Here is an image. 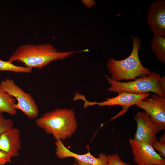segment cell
Returning a JSON list of instances; mask_svg holds the SVG:
<instances>
[{"label":"cell","instance_id":"23","mask_svg":"<svg viewBox=\"0 0 165 165\" xmlns=\"http://www.w3.org/2000/svg\"><path fill=\"white\" fill-rule=\"evenodd\" d=\"M72 165H78L76 162H75Z\"/></svg>","mask_w":165,"mask_h":165},{"label":"cell","instance_id":"16","mask_svg":"<svg viewBox=\"0 0 165 165\" xmlns=\"http://www.w3.org/2000/svg\"><path fill=\"white\" fill-rule=\"evenodd\" d=\"M152 147L159 152V155L162 158L165 157V133L160 138L159 141L157 139L153 142Z\"/></svg>","mask_w":165,"mask_h":165},{"label":"cell","instance_id":"20","mask_svg":"<svg viewBox=\"0 0 165 165\" xmlns=\"http://www.w3.org/2000/svg\"><path fill=\"white\" fill-rule=\"evenodd\" d=\"M158 83L160 89L164 95L165 96V77H160Z\"/></svg>","mask_w":165,"mask_h":165},{"label":"cell","instance_id":"22","mask_svg":"<svg viewBox=\"0 0 165 165\" xmlns=\"http://www.w3.org/2000/svg\"><path fill=\"white\" fill-rule=\"evenodd\" d=\"M75 161L78 165H91L88 163L82 162L78 160L75 159Z\"/></svg>","mask_w":165,"mask_h":165},{"label":"cell","instance_id":"10","mask_svg":"<svg viewBox=\"0 0 165 165\" xmlns=\"http://www.w3.org/2000/svg\"><path fill=\"white\" fill-rule=\"evenodd\" d=\"M148 24L154 34L165 35V1L152 3L147 17Z\"/></svg>","mask_w":165,"mask_h":165},{"label":"cell","instance_id":"21","mask_svg":"<svg viewBox=\"0 0 165 165\" xmlns=\"http://www.w3.org/2000/svg\"><path fill=\"white\" fill-rule=\"evenodd\" d=\"M82 2L85 6L89 8L96 4V2L94 0H82Z\"/></svg>","mask_w":165,"mask_h":165},{"label":"cell","instance_id":"7","mask_svg":"<svg viewBox=\"0 0 165 165\" xmlns=\"http://www.w3.org/2000/svg\"><path fill=\"white\" fill-rule=\"evenodd\" d=\"M137 128L133 139L152 145L156 139L157 133L161 129L145 112H138L135 116Z\"/></svg>","mask_w":165,"mask_h":165},{"label":"cell","instance_id":"1","mask_svg":"<svg viewBox=\"0 0 165 165\" xmlns=\"http://www.w3.org/2000/svg\"><path fill=\"white\" fill-rule=\"evenodd\" d=\"M88 49L78 51H59L50 43L23 44L19 46L9 57L8 61H17L25 66L41 69L57 60H63L71 55L87 52Z\"/></svg>","mask_w":165,"mask_h":165},{"label":"cell","instance_id":"12","mask_svg":"<svg viewBox=\"0 0 165 165\" xmlns=\"http://www.w3.org/2000/svg\"><path fill=\"white\" fill-rule=\"evenodd\" d=\"M20 131L13 127L0 135V150L9 154L12 157L17 156L21 147Z\"/></svg>","mask_w":165,"mask_h":165},{"label":"cell","instance_id":"5","mask_svg":"<svg viewBox=\"0 0 165 165\" xmlns=\"http://www.w3.org/2000/svg\"><path fill=\"white\" fill-rule=\"evenodd\" d=\"M0 85L4 91L16 100L17 102L13 106L16 110L21 111L30 119L37 117L39 114L38 107L30 94L24 91L11 79L6 78L2 80Z\"/></svg>","mask_w":165,"mask_h":165},{"label":"cell","instance_id":"11","mask_svg":"<svg viewBox=\"0 0 165 165\" xmlns=\"http://www.w3.org/2000/svg\"><path fill=\"white\" fill-rule=\"evenodd\" d=\"M55 155L59 159H64L68 157H73L82 162L91 165H106L107 163V156L104 153L99 154L98 157L93 156L89 152L84 154H79L73 152L69 150L60 140L55 142Z\"/></svg>","mask_w":165,"mask_h":165},{"label":"cell","instance_id":"2","mask_svg":"<svg viewBox=\"0 0 165 165\" xmlns=\"http://www.w3.org/2000/svg\"><path fill=\"white\" fill-rule=\"evenodd\" d=\"M36 125L56 141H64L76 131L78 122L73 109L57 108L46 112L35 120Z\"/></svg>","mask_w":165,"mask_h":165},{"label":"cell","instance_id":"13","mask_svg":"<svg viewBox=\"0 0 165 165\" xmlns=\"http://www.w3.org/2000/svg\"><path fill=\"white\" fill-rule=\"evenodd\" d=\"M16 100L13 96L4 91L0 85V113L5 112L15 115L17 110L14 108Z\"/></svg>","mask_w":165,"mask_h":165},{"label":"cell","instance_id":"6","mask_svg":"<svg viewBox=\"0 0 165 165\" xmlns=\"http://www.w3.org/2000/svg\"><path fill=\"white\" fill-rule=\"evenodd\" d=\"M150 94L149 93L142 94H133L123 91L116 96L111 98H106V100L101 102H91L88 101L84 95L82 96L80 100L84 101V108L89 106L97 105L99 106H111L118 105L121 106L122 110L109 121L113 120L125 114L128 108L132 105H136Z\"/></svg>","mask_w":165,"mask_h":165},{"label":"cell","instance_id":"17","mask_svg":"<svg viewBox=\"0 0 165 165\" xmlns=\"http://www.w3.org/2000/svg\"><path fill=\"white\" fill-rule=\"evenodd\" d=\"M14 122L10 119L6 118L0 113V135L13 127Z\"/></svg>","mask_w":165,"mask_h":165},{"label":"cell","instance_id":"15","mask_svg":"<svg viewBox=\"0 0 165 165\" xmlns=\"http://www.w3.org/2000/svg\"><path fill=\"white\" fill-rule=\"evenodd\" d=\"M32 69L29 67L16 65L8 61L0 60V72L7 71L18 73H29L32 72Z\"/></svg>","mask_w":165,"mask_h":165},{"label":"cell","instance_id":"3","mask_svg":"<svg viewBox=\"0 0 165 165\" xmlns=\"http://www.w3.org/2000/svg\"><path fill=\"white\" fill-rule=\"evenodd\" d=\"M133 49L130 55L124 60H117L109 58L107 62V68L113 80H135L138 77L149 75L150 70L144 67L139 59V51L141 42L137 36L132 37Z\"/></svg>","mask_w":165,"mask_h":165},{"label":"cell","instance_id":"8","mask_svg":"<svg viewBox=\"0 0 165 165\" xmlns=\"http://www.w3.org/2000/svg\"><path fill=\"white\" fill-rule=\"evenodd\" d=\"M133 156V162L138 165H165L162 157L150 145L129 140Z\"/></svg>","mask_w":165,"mask_h":165},{"label":"cell","instance_id":"14","mask_svg":"<svg viewBox=\"0 0 165 165\" xmlns=\"http://www.w3.org/2000/svg\"><path fill=\"white\" fill-rule=\"evenodd\" d=\"M151 47L154 54L162 63L165 62V35L154 34Z\"/></svg>","mask_w":165,"mask_h":165},{"label":"cell","instance_id":"9","mask_svg":"<svg viewBox=\"0 0 165 165\" xmlns=\"http://www.w3.org/2000/svg\"><path fill=\"white\" fill-rule=\"evenodd\" d=\"M135 106L144 110L161 130L165 129V98L154 93Z\"/></svg>","mask_w":165,"mask_h":165},{"label":"cell","instance_id":"4","mask_svg":"<svg viewBox=\"0 0 165 165\" xmlns=\"http://www.w3.org/2000/svg\"><path fill=\"white\" fill-rule=\"evenodd\" d=\"M106 78L110 85L108 91L120 93L123 91L137 94L152 92L161 97L165 98L160 87L158 81L161 76L155 72H151L148 76H143L134 81L127 82L116 81L107 75Z\"/></svg>","mask_w":165,"mask_h":165},{"label":"cell","instance_id":"19","mask_svg":"<svg viewBox=\"0 0 165 165\" xmlns=\"http://www.w3.org/2000/svg\"><path fill=\"white\" fill-rule=\"evenodd\" d=\"M12 157L8 153L0 150V165H4L12 162Z\"/></svg>","mask_w":165,"mask_h":165},{"label":"cell","instance_id":"18","mask_svg":"<svg viewBox=\"0 0 165 165\" xmlns=\"http://www.w3.org/2000/svg\"><path fill=\"white\" fill-rule=\"evenodd\" d=\"M107 156L106 165H130V163L123 161L118 154L108 155Z\"/></svg>","mask_w":165,"mask_h":165}]
</instances>
